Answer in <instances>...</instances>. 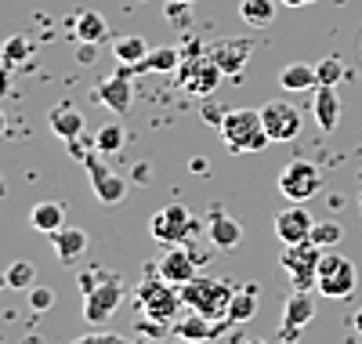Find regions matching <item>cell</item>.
Masks as SVG:
<instances>
[{"label": "cell", "mask_w": 362, "mask_h": 344, "mask_svg": "<svg viewBox=\"0 0 362 344\" xmlns=\"http://www.w3.org/2000/svg\"><path fill=\"white\" fill-rule=\"evenodd\" d=\"M232 294L235 290L228 283H221V279H214V275H196V279H189V283L181 287V301H185L192 311H199V316L214 319V323H228L225 316H228Z\"/></svg>", "instance_id": "6da1fadb"}, {"label": "cell", "mask_w": 362, "mask_h": 344, "mask_svg": "<svg viewBox=\"0 0 362 344\" xmlns=\"http://www.w3.org/2000/svg\"><path fill=\"white\" fill-rule=\"evenodd\" d=\"M218 131H221V138L232 152H261L272 142L268 131H264L261 109H228Z\"/></svg>", "instance_id": "7a4b0ae2"}, {"label": "cell", "mask_w": 362, "mask_h": 344, "mask_svg": "<svg viewBox=\"0 0 362 344\" xmlns=\"http://www.w3.org/2000/svg\"><path fill=\"white\" fill-rule=\"evenodd\" d=\"M138 304L145 311L148 323H163V326H174L177 316H181V287L167 283L160 275H148L145 283L138 287Z\"/></svg>", "instance_id": "3957f363"}, {"label": "cell", "mask_w": 362, "mask_h": 344, "mask_svg": "<svg viewBox=\"0 0 362 344\" xmlns=\"http://www.w3.org/2000/svg\"><path fill=\"white\" fill-rule=\"evenodd\" d=\"M319 261H322V246H315L312 239H300V243H286L279 265L290 272L293 279V290H308L319 287Z\"/></svg>", "instance_id": "277c9868"}, {"label": "cell", "mask_w": 362, "mask_h": 344, "mask_svg": "<svg viewBox=\"0 0 362 344\" xmlns=\"http://www.w3.org/2000/svg\"><path fill=\"white\" fill-rule=\"evenodd\" d=\"M358 283V272L348 258L334 254V250H322V261H319V294L329 297V301H344L351 297Z\"/></svg>", "instance_id": "5b68a950"}, {"label": "cell", "mask_w": 362, "mask_h": 344, "mask_svg": "<svg viewBox=\"0 0 362 344\" xmlns=\"http://www.w3.org/2000/svg\"><path fill=\"white\" fill-rule=\"evenodd\" d=\"M221 76H225V69L210 58V51L181 58V66H177V84L185 87L189 95H210V91L221 84Z\"/></svg>", "instance_id": "8992f818"}, {"label": "cell", "mask_w": 362, "mask_h": 344, "mask_svg": "<svg viewBox=\"0 0 362 344\" xmlns=\"http://www.w3.org/2000/svg\"><path fill=\"white\" fill-rule=\"evenodd\" d=\"M192 214L189 207H181V203H167L163 210L153 214V222H148V232H153L156 243L163 246H177V243H185L192 236Z\"/></svg>", "instance_id": "52a82bcc"}, {"label": "cell", "mask_w": 362, "mask_h": 344, "mask_svg": "<svg viewBox=\"0 0 362 344\" xmlns=\"http://www.w3.org/2000/svg\"><path fill=\"white\" fill-rule=\"evenodd\" d=\"M119 301H124V287H119V279L109 272L95 290H87V294H83V319H87L90 326L109 323V319L116 316Z\"/></svg>", "instance_id": "ba28073f"}, {"label": "cell", "mask_w": 362, "mask_h": 344, "mask_svg": "<svg viewBox=\"0 0 362 344\" xmlns=\"http://www.w3.org/2000/svg\"><path fill=\"white\" fill-rule=\"evenodd\" d=\"M319 185H322L319 167L308 164V160H293V164H286L283 174H279V193H283L290 203H305V200H312V196L319 193Z\"/></svg>", "instance_id": "9c48e42d"}, {"label": "cell", "mask_w": 362, "mask_h": 344, "mask_svg": "<svg viewBox=\"0 0 362 344\" xmlns=\"http://www.w3.org/2000/svg\"><path fill=\"white\" fill-rule=\"evenodd\" d=\"M261 120H264V131L272 142H293L300 134V109H293L283 98H272L261 105Z\"/></svg>", "instance_id": "30bf717a"}, {"label": "cell", "mask_w": 362, "mask_h": 344, "mask_svg": "<svg viewBox=\"0 0 362 344\" xmlns=\"http://www.w3.org/2000/svg\"><path fill=\"white\" fill-rule=\"evenodd\" d=\"M196 268H199V265H196V258H192L189 246H167L163 258H160V265H156L160 279H167V283H174V287H185L189 279H196V275H199Z\"/></svg>", "instance_id": "8fae6325"}, {"label": "cell", "mask_w": 362, "mask_h": 344, "mask_svg": "<svg viewBox=\"0 0 362 344\" xmlns=\"http://www.w3.org/2000/svg\"><path fill=\"white\" fill-rule=\"evenodd\" d=\"M95 98H98L102 105H109L112 113H127V109H131V98H134V91H131V69L119 66L112 76H105V80L95 87Z\"/></svg>", "instance_id": "7c38bea8"}, {"label": "cell", "mask_w": 362, "mask_h": 344, "mask_svg": "<svg viewBox=\"0 0 362 344\" xmlns=\"http://www.w3.org/2000/svg\"><path fill=\"white\" fill-rule=\"evenodd\" d=\"M312 229H315V217L305 210V203H293L286 207L279 217H276V236L279 243H300V239H312Z\"/></svg>", "instance_id": "4fadbf2b"}, {"label": "cell", "mask_w": 362, "mask_h": 344, "mask_svg": "<svg viewBox=\"0 0 362 344\" xmlns=\"http://www.w3.org/2000/svg\"><path fill=\"white\" fill-rule=\"evenodd\" d=\"M87 171H90V185H95V196L102 200V203H119L127 196V181L124 178H116V174H109L102 164H98V152H90L87 156Z\"/></svg>", "instance_id": "5bb4252c"}, {"label": "cell", "mask_w": 362, "mask_h": 344, "mask_svg": "<svg viewBox=\"0 0 362 344\" xmlns=\"http://www.w3.org/2000/svg\"><path fill=\"white\" fill-rule=\"evenodd\" d=\"M312 316H315V304H312L308 290H293L286 297V308H283V337H286V344L300 333V326L312 323Z\"/></svg>", "instance_id": "9a60e30c"}, {"label": "cell", "mask_w": 362, "mask_h": 344, "mask_svg": "<svg viewBox=\"0 0 362 344\" xmlns=\"http://www.w3.org/2000/svg\"><path fill=\"white\" fill-rule=\"evenodd\" d=\"M206 236H210V243H214L218 250H235L239 243H243V225H239L232 214H225V210L218 207V210H210Z\"/></svg>", "instance_id": "2e32d148"}, {"label": "cell", "mask_w": 362, "mask_h": 344, "mask_svg": "<svg viewBox=\"0 0 362 344\" xmlns=\"http://www.w3.org/2000/svg\"><path fill=\"white\" fill-rule=\"evenodd\" d=\"M312 109H315V123L322 131H337V123H341V95H337V87L319 84Z\"/></svg>", "instance_id": "e0dca14e"}, {"label": "cell", "mask_w": 362, "mask_h": 344, "mask_svg": "<svg viewBox=\"0 0 362 344\" xmlns=\"http://www.w3.org/2000/svg\"><path fill=\"white\" fill-rule=\"evenodd\" d=\"M206 51H210V58H214L225 73H239V69L247 66V58H250L254 44H250V40H221V44L206 47Z\"/></svg>", "instance_id": "ac0fdd59"}, {"label": "cell", "mask_w": 362, "mask_h": 344, "mask_svg": "<svg viewBox=\"0 0 362 344\" xmlns=\"http://www.w3.org/2000/svg\"><path fill=\"white\" fill-rule=\"evenodd\" d=\"M174 333L185 340V344L214 340V337H218V323H214V319H206V316H199V311H189L185 319H177V323H174Z\"/></svg>", "instance_id": "d6986e66"}, {"label": "cell", "mask_w": 362, "mask_h": 344, "mask_svg": "<svg viewBox=\"0 0 362 344\" xmlns=\"http://www.w3.org/2000/svg\"><path fill=\"white\" fill-rule=\"evenodd\" d=\"M51 246H54V254H58V261H76L83 250H87V232L83 229H58V232H51Z\"/></svg>", "instance_id": "ffe728a7"}, {"label": "cell", "mask_w": 362, "mask_h": 344, "mask_svg": "<svg viewBox=\"0 0 362 344\" xmlns=\"http://www.w3.org/2000/svg\"><path fill=\"white\" fill-rule=\"evenodd\" d=\"M51 131H54L58 138H62V142L80 138V134L87 131L83 113H80V109H73V105H58V109H51Z\"/></svg>", "instance_id": "44dd1931"}, {"label": "cell", "mask_w": 362, "mask_h": 344, "mask_svg": "<svg viewBox=\"0 0 362 344\" xmlns=\"http://www.w3.org/2000/svg\"><path fill=\"white\" fill-rule=\"evenodd\" d=\"M29 225H33L37 232H44V236H51V232H58L66 225V207L54 203V200H44V203H37L33 210H29Z\"/></svg>", "instance_id": "7402d4cb"}, {"label": "cell", "mask_w": 362, "mask_h": 344, "mask_svg": "<svg viewBox=\"0 0 362 344\" xmlns=\"http://www.w3.org/2000/svg\"><path fill=\"white\" fill-rule=\"evenodd\" d=\"M279 87L283 91L319 87V73H315V66H308V62H290V66H283V73H279Z\"/></svg>", "instance_id": "603a6c76"}, {"label": "cell", "mask_w": 362, "mask_h": 344, "mask_svg": "<svg viewBox=\"0 0 362 344\" xmlns=\"http://www.w3.org/2000/svg\"><path fill=\"white\" fill-rule=\"evenodd\" d=\"M239 18L254 29H268L276 22V0H243L239 4Z\"/></svg>", "instance_id": "cb8c5ba5"}, {"label": "cell", "mask_w": 362, "mask_h": 344, "mask_svg": "<svg viewBox=\"0 0 362 344\" xmlns=\"http://www.w3.org/2000/svg\"><path fill=\"white\" fill-rule=\"evenodd\" d=\"M148 51H153V47L145 44V37H119L112 44V55H116L119 66H138V62L148 58Z\"/></svg>", "instance_id": "d4e9b609"}, {"label": "cell", "mask_w": 362, "mask_h": 344, "mask_svg": "<svg viewBox=\"0 0 362 344\" xmlns=\"http://www.w3.org/2000/svg\"><path fill=\"white\" fill-rule=\"evenodd\" d=\"M105 33H109L105 15H98V11H83V15L76 18V37H80L83 44H102Z\"/></svg>", "instance_id": "484cf974"}, {"label": "cell", "mask_w": 362, "mask_h": 344, "mask_svg": "<svg viewBox=\"0 0 362 344\" xmlns=\"http://www.w3.org/2000/svg\"><path fill=\"white\" fill-rule=\"evenodd\" d=\"M254 311H257V290L247 287V290H235V294H232V304H228V316H225V319L235 326V323L254 319Z\"/></svg>", "instance_id": "4316f807"}, {"label": "cell", "mask_w": 362, "mask_h": 344, "mask_svg": "<svg viewBox=\"0 0 362 344\" xmlns=\"http://www.w3.org/2000/svg\"><path fill=\"white\" fill-rule=\"evenodd\" d=\"M33 279H37V268L29 261H15L8 272H4V283L11 290H33Z\"/></svg>", "instance_id": "83f0119b"}, {"label": "cell", "mask_w": 362, "mask_h": 344, "mask_svg": "<svg viewBox=\"0 0 362 344\" xmlns=\"http://www.w3.org/2000/svg\"><path fill=\"white\" fill-rule=\"evenodd\" d=\"M341 236H344V229L337 222H315V229H312V243L322 250H334L341 243Z\"/></svg>", "instance_id": "f1b7e54d"}, {"label": "cell", "mask_w": 362, "mask_h": 344, "mask_svg": "<svg viewBox=\"0 0 362 344\" xmlns=\"http://www.w3.org/2000/svg\"><path fill=\"white\" fill-rule=\"evenodd\" d=\"M315 73H319V84L337 87V84H341V76H344V62H341V58H322L319 66H315Z\"/></svg>", "instance_id": "f546056e"}, {"label": "cell", "mask_w": 362, "mask_h": 344, "mask_svg": "<svg viewBox=\"0 0 362 344\" xmlns=\"http://www.w3.org/2000/svg\"><path fill=\"white\" fill-rule=\"evenodd\" d=\"M95 142H98V152L109 156V152H116L119 145H124V131H119L116 123H105V127L95 134Z\"/></svg>", "instance_id": "4dcf8cb0"}, {"label": "cell", "mask_w": 362, "mask_h": 344, "mask_svg": "<svg viewBox=\"0 0 362 344\" xmlns=\"http://www.w3.org/2000/svg\"><path fill=\"white\" fill-rule=\"evenodd\" d=\"M167 22L177 25V29H189L192 25V4H185V0H167Z\"/></svg>", "instance_id": "1f68e13d"}, {"label": "cell", "mask_w": 362, "mask_h": 344, "mask_svg": "<svg viewBox=\"0 0 362 344\" xmlns=\"http://www.w3.org/2000/svg\"><path fill=\"white\" fill-rule=\"evenodd\" d=\"M54 304V290H47V287H33L29 290V308L33 311H47Z\"/></svg>", "instance_id": "d6a6232c"}, {"label": "cell", "mask_w": 362, "mask_h": 344, "mask_svg": "<svg viewBox=\"0 0 362 344\" xmlns=\"http://www.w3.org/2000/svg\"><path fill=\"white\" fill-rule=\"evenodd\" d=\"M109 272H98V268H87V272H80L76 275V283H80V294H87V290H95L102 279H105Z\"/></svg>", "instance_id": "836d02e7"}, {"label": "cell", "mask_w": 362, "mask_h": 344, "mask_svg": "<svg viewBox=\"0 0 362 344\" xmlns=\"http://www.w3.org/2000/svg\"><path fill=\"white\" fill-rule=\"evenodd\" d=\"M73 344H127V337H119V333H87V337H76Z\"/></svg>", "instance_id": "e575fe53"}, {"label": "cell", "mask_w": 362, "mask_h": 344, "mask_svg": "<svg viewBox=\"0 0 362 344\" xmlns=\"http://www.w3.org/2000/svg\"><path fill=\"white\" fill-rule=\"evenodd\" d=\"M25 51H29V47H25V40H22V37H15V40H8V47H4V62H18Z\"/></svg>", "instance_id": "d590c367"}, {"label": "cell", "mask_w": 362, "mask_h": 344, "mask_svg": "<svg viewBox=\"0 0 362 344\" xmlns=\"http://www.w3.org/2000/svg\"><path fill=\"white\" fill-rule=\"evenodd\" d=\"M95 55H98V44H83V40H80V51H76V58L83 62V66H87V62H95Z\"/></svg>", "instance_id": "8d00e7d4"}, {"label": "cell", "mask_w": 362, "mask_h": 344, "mask_svg": "<svg viewBox=\"0 0 362 344\" xmlns=\"http://www.w3.org/2000/svg\"><path fill=\"white\" fill-rule=\"evenodd\" d=\"M279 4H286V8H308V4H315V0H279Z\"/></svg>", "instance_id": "74e56055"}, {"label": "cell", "mask_w": 362, "mask_h": 344, "mask_svg": "<svg viewBox=\"0 0 362 344\" xmlns=\"http://www.w3.org/2000/svg\"><path fill=\"white\" fill-rule=\"evenodd\" d=\"M134 344H160V340H153V337L145 333V337H141V340H134Z\"/></svg>", "instance_id": "f35d334b"}, {"label": "cell", "mask_w": 362, "mask_h": 344, "mask_svg": "<svg viewBox=\"0 0 362 344\" xmlns=\"http://www.w3.org/2000/svg\"><path fill=\"white\" fill-rule=\"evenodd\" d=\"M355 330L362 333V311H358V316H355Z\"/></svg>", "instance_id": "ab89813d"}, {"label": "cell", "mask_w": 362, "mask_h": 344, "mask_svg": "<svg viewBox=\"0 0 362 344\" xmlns=\"http://www.w3.org/2000/svg\"><path fill=\"white\" fill-rule=\"evenodd\" d=\"M247 344H264V340H257V337H254V340H247Z\"/></svg>", "instance_id": "60d3db41"}, {"label": "cell", "mask_w": 362, "mask_h": 344, "mask_svg": "<svg viewBox=\"0 0 362 344\" xmlns=\"http://www.w3.org/2000/svg\"><path fill=\"white\" fill-rule=\"evenodd\" d=\"M0 131H4V116H0Z\"/></svg>", "instance_id": "b9f144b4"}, {"label": "cell", "mask_w": 362, "mask_h": 344, "mask_svg": "<svg viewBox=\"0 0 362 344\" xmlns=\"http://www.w3.org/2000/svg\"><path fill=\"white\" fill-rule=\"evenodd\" d=\"M185 4H196V0H185Z\"/></svg>", "instance_id": "7bdbcfd3"}]
</instances>
